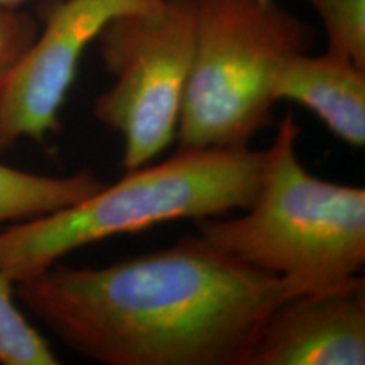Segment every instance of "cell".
Instances as JSON below:
<instances>
[{
	"label": "cell",
	"instance_id": "cell-10",
	"mask_svg": "<svg viewBox=\"0 0 365 365\" xmlns=\"http://www.w3.org/2000/svg\"><path fill=\"white\" fill-rule=\"evenodd\" d=\"M0 364L58 365L48 341L16 303V284L0 272Z\"/></svg>",
	"mask_w": 365,
	"mask_h": 365
},
{
	"label": "cell",
	"instance_id": "cell-8",
	"mask_svg": "<svg viewBox=\"0 0 365 365\" xmlns=\"http://www.w3.org/2000/svg\"><path fill=\"white\" fill-rule=\"evenodd\" d=\"M274 100L303 105L341 143L365 145V70L344 54L327 49L289 59L274 85Z\"/></svg>",
	"mask_w": 365,
	"mask_h": 365
},
{
	"label": "cell",
	"instance_id": "cell-7",
	"mask_svg": "<svg viewBox=\"0 0 365 365\" xmlns=\"http://www.w3.org/2000/svg\"><path fill=\"white\" fill-rule=\"evenodd\" d=\"M365 279L303 291L277 304L247 365H364Z\"/></svg>",
	"mask_w": 365,
	"mask_h": 365
},
{
	"label": "cell",
	"instance_id": "cell-13",
	"mask_svg": "<svg viewBox=\"0 0 365 365\" xmlns=\"http://www.w3.org/2000/svg\"><path fill=\"white\" fill-rule=\"evenodd\" d=\"M29 0H0V9H21L22 4Z\"/></svg>",
	"mask_w": 365,
	"mask_h": 365
},
{
	"label": "cell",
	"instance_id": "cell-5",
	"mask_svg": "<svg viewBox=\"0 0 365 365\" xmlns=\"http://www.w3.org/2000/svg\"><path fill=\"white\" fill-rule=\"evenodd\" d=\"M95 44L113 85L95 100L93 115L124 140L122 168L137 170L176 139L193 49L190 0L120 14Z\"/></svg>",
	"mask_w": 365,
	"mask_h": 365
},
{
	"label": "cell",
	"instance_id": "cell-4",
	"mask_svg": "<svg viewBox=\"0 0 365 365\" xmlns=\"http://www.w3.org/2000/svg\"><path fill=\"white\" fill-rule=\"evenodd\" d=\"M193 49L178 150L247 148L272 124L282 68L313 44L312 26L277 0H190Z\"/></svg>",
	"mask_w": 365,
	"mask_h": 365
},
{
	"label": "cell",
	"instance_id": "cell-12",
	"mask_svg": "<svg viewBox=\"0 0 365 365\" xmlns=\"http://www.w3.org/2000/svg\"><path fill=\"white\" fill-rule=\"evenodd\" d=\"M39 33L38 21L21 9H0V100L14 70Z\"/></svg>",
	"mask_w": 365,
	"mask_h": 365
},
{
	"label": "cell",
	"instance_id": "cell-11",
	"mask_svg": "<svg viewBox=\"0 0 365 365\" xmlns=\"http://www.w3.org/2000/svg\"><path fill=\"white\" fill-rule=\"evenodd\" d=\"M325 27L328 48L365 70V0H307Z\"/></svg>",
	"mask_w": 365,
	"mask_h": 365
},
{
	"label": "cell",
	"instance_id": "cell-1",
	"mask_svg": "<svg viewBox=\"0 0 365 365\" xmlns=\"http://www.w3.org/2000/svg\"><path fill=\"white\" fill-rule=\"evenodd\" d=\"M325 286L247 266L196 234L105 267L56 262L17 282L16 298L93 362L247 365L272 309Z\"/></svg>",
	"mask_w": 365,
	"mask_h": 365
},
{
	"label": "cell",
	"instance_id": "cell-3",
	"mask_svg": "<svg viewBox=\"0 0 365 365\" xmlns=\"http://www.w3.org/2000/svg\"><path fill=\"white\" fill-rule=\"evenodd\" d=\"M293 113L277 124L254 203L234 218L196 220V234L240 262L287 279L335 284L365 266V190L304 170Z\"/></svg>",
	"mask_w": 365,
	"mask_h": 365
},
{
	"label": "cell",
	"instance_id": "cell-9",
	"mask_svg": "<svg viewBox=\"0 0 365 365\" xmlns=\"http://www.w3.org/2000/svg\"><path fill=\"white\" fill-rule=\"evenodd\" d=\"M103 185L88 170L70 176H44L0 164V227L71 207Z\"/></svg>",
	"mask_w": 365,
	"mask_h": 365
},
{
	"label": "cell",
	"instance_id": "cell-2",
	"mask_svg": "<svg viewBox=\"0 0 365 365\" xmlns=\"http://www.w3.org/2000/svg\"><path fill=\"white\" fill-rule=\"evenodd\" d=\"M266 150H176L137 168L113 185L48 215L0 228V272L14 284L93 242L181 218L203 220L247 210L262 181Z\"/></svg>",
	"mask_w": 365,
	"mask_h": 365
},
{
	"label": "cell",
	"instance_id": "cell-6",
	"mask_svg": "<svg viewBox=\"0 0 365 365\" xmlns=\"http://www.w3.org/2000/svg\"><path fill=\"white\" fill-rule=\"evenodd\" d=\"M158 0H59L14 70L0 100V153L19 139L44 143L61 129L63 105L85 49L108 21Z\"/></svg>",
	"mask_w": 365,
	"mask_h": 365
}]
</instances>
